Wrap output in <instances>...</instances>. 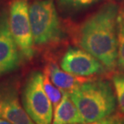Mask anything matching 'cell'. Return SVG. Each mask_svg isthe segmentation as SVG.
I'll use <instances>...</instances> for the list:
<instances>
[{
    "mask_svg": "<svg viewBox=\"0 0 124 124\" xmlns=\"http://www.w3.org/2000/svg\"><path fill=\"white\" fill-rule=\"evenodd\" d=\"M9 26L11 35L24 58L30 60L34 56L29 6L26 0H14L10 7Z\"/></svg>",
    "mask_w": 124,
    "mask_h": 124,
    "instance_id": "obj_5",
    "label": "cell"
},
{
    "mask_svg": "<svg viewBox=\"0 0 124 124\" xmlns=\"http://www.w3.org/2000/svg\"><path fill=\"white\" fill-rule=\"evenodd\" d=\"M98 0H59L61 6L68 8H81L94 3Z\"/></svg>",
    "mask_w": 124,
    "mask_h": 124,
    "instance_id": "obj_14",
    "label": "cell"
},
{
    "mask_svg": "<svg viewBox=\"0 0 124 124\" xmlns=\"http://www.w3.org/2000/svg\"><path fill=\"white\" fill-rule=\"evenodd\" d=\"M118 7L106 3L81 24L78 31V44L108 70L117 67V17Z\"/></svg>",
    "mask_w": 124,
    "mask_h": 124,
    "instance_id": "obj_1",
    "label": "cell"
},
{
    "mask_svg": "<svg viewBox=\"0 0 124 124\" xmlns=\"http://www.w3.org/2000/svg\"><path fill=\"white\" fill-rule=\"evenodd\" d=\"M29 18L34 44L46 45L63 36L61 22L53 0H39L29 6Z\"/></svg>",
    "mask_w": 124,
    "mask_h": 124,
    "instance_id": "obj_3",
    "label": "cell"
},
{
    "mask_svg": "<svg viewBox=\"0 0 124 124\" xmlns=\"http://www.w3.org/2000/svg\"><path fill=\"white\" fill-rule=\"evenodd\" d=\"M112 81L118 110L121 114L124 115V73L116 74L113 77Z\"/></svg>",
    "mask_w": 124,
    "mask_h": 124,
    "instance_id": "obj_13",
    "label": "cell"
},
{
    "mask_svg": "<svg viewBox=\"0 0 124 124\" xmlns=\"http://www.w3.org/2000/svg\"><path fill=\"white\" fill-rule=\"evenodd\" d=\"M0 124H12V123H11L7 120L2 119V118H0Z\"/></svg>",
    "mask_w": 124,
    "mask_h": 124,
    "instance_id": "obj_16",
    "label": "cell"
},
{
    "mask_svg": "<svg viewBox=\"0 0 124 124\" xmlns=\"http://www.w3.org/2000/svg\"><path fill=\"white\" fill-rule=\"evenodd\" d=\"M69 93L85 123L102 120L116 110L115 93L106 81L91 79Z\"/></svg>",
    "mask_w": 124,
    "mask_h": 124,
    "instance_id": "obj_2",
    "label": "cell"
},
{
    "mask_svg": "<svg viewBox=\"0 0 124 124\" xmlns=\"http://www.w3.org/2000/svg\"><path fill=\"white\" fill-rule=\"evenodd\" d=\"M124 121V115L118 112L117 114H114L108 118H104L102 120L97 121L93 123H85L80 124H123Z\"/></svg>",
    "mask_w": 124,
    "mask_h": 124,
    "instance_id": "obj_15",
    "label": "cell"
},
{
    "mask_svg": "<svg viewBox=\"0 0 124 124\" xmlns=\"http://www.w3.org/2000/svg\"><path fill=\"white\" fill-rule=\"evenodd\" d=\"M0 118L12 124H36L19 102L18 93L11 86H0Z\"/></svg>",
    "mask_w": 124,
    "mask_h": 124,
    "instance_id": "obj_8",
    "label": "cell"
},
{
    "mask_svg": "<svg viewBox=\"0 0 124 124\" xmlns=\"http://www.w3.org/2000/svg\"><path fill=\"white\" fill-rule=\"evenodd\" d=\"M51 81L63 92L70 93L83 83L91 80V78H85L73 75L61 69L56 63H49L47 65L45 71ZM93 79V78H92Z\"/></svg>",
    "mask_w": 124,
    "mask_h": 124,
    "instance_id": "obj_9",
    "label": "cell"
},
{
    "mask_svg": "<svg viewBox=\"0 0 124 124\" xmlns=\"http://www.w3.org/2000/svg\"><path fill=\"white\" fill-rule=\"evenodd\" d=\"M63 97L54 109L53 124H80L85 123L80 111L71 99L69 93L63 92Z\"/></svg>",
    "mask_w": 124,
    "mask_h": 124,
    "instance_id": "obj_10",
    "label": "cell"
},
{
    "mask_svg": "<svg viewBox=\"0 0 124 124\" xmlns=\"http://www.w3.org/2000/svg\"><path fill=\"white\" fill-rule=\"evenodd\" d=\"M117 66L124 72V7L118 11L117 17Z\"/></svg>",
    "mask_w": 124,
    "mask_h": 124,
    "instance_id": "obj_11",
    "label": "cell"
},
{
    "mask_svg": "<svg viewBox=\"0 0 124 124\" xmlns=\"http://www.w3.org/2000/svg\"><path fill=\"white\" fill-rule=\"evenodd\" d=\"M22 57L10 30L9 14L3 12L0 15V78L19 68Z\"/></svg>",
    "mask_w": 124,
    "mask_h": 124,
    "instance_id": "obj_7",
    "label": "cell"
},
{
    "mask_svg": "<svg viewBox=\"0 0 124 124\" xmlns=\"http://www.w3.org/2000/svg\"><path fill=\"white\" fill-rule=\"evenodd\" d=\"M61 69L79 77L91 78L106 71L105 66L82 48H69L61 61Z\"/></svg>",
    "mask_w": 124,
    "mask_h": 124,
    "instance_id": "obj_6",
    "label": "cell"
},
{
    "mask_svg": "<svg viewBox=\"0 0 124 124\" xmlns=\"http://www.w3.org/2000/svg\"><path fill=\"white\" fill-rule=\"evenodd\" d=\"M43 85L44 91L48 96V98L50 100L52 105L53 108L55 109L60 101H61L62 97H63V93L59 88H57L54 84L52 82L48 75L47 74L46 72L44 73V81Z\"/></svg>",
    "mask_w": 124,
    "mask_h": 124,
    "instance_id": "obj_12",
    "label": "cell"
},
{
    "mask_svg": "<svg viewBox=\"0 0 124 124\" xmlns=\"http://www.w3.org/2000/svg\"><path fill=\"white\" fill-rule=\"evenodd\" d=\"M123 124H124V121H123Z\"/></svg>",
    "mask_w": 124,
    "mask_h": 124,
    "instance_id": "obj_17",
    "label": "cell"
},
{
    "mask_svg": "<svg viewBox=\"0 0 124 124\" xmlns=\"http://www.w3.org/2000/svg\"><path fill=\"white\" fill-rule=\"evenodd\" d=\"M44 73L35 71L25 84L22 102L28 115L36 124H53V108L44 91Z\"/></svg>",
    "mask_w": 124,
    "mask_h": 124,
    "instance_id": "obj_4",
    "label": "cell"
}]
</instances>
